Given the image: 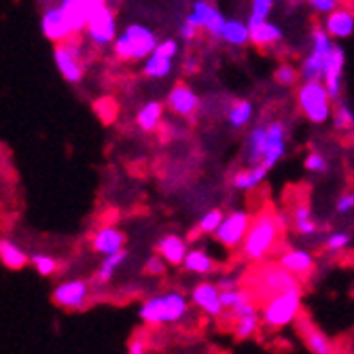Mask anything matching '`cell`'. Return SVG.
Returning <instances> with one entry per match:
<instances>
[{
	"label": "cell",
	"instance_id": "1",
	"mask_svg": "<svg viewBox=\"0 0 354 354\" xmlns=\"http://www.w3.org/2000/svg\"><path fill=\"white\" fill-rule=\"evenodd\" d=\"M282 236V230L276 221V212L263 210L252 218L248 236L242 244V257L246 261H263L268 254L274 252Z\"/></svg>",
	"mask_w": 354,
	"mask_h": 354
},
{
	"label": "cell",
	"instance_id": "2",
	"mask_svg": "<svg viewBox=\"0 0 354 354\" xmlns=\"http://www.w3.org/2000/svg\"><path fill=\"white\" fill-rule=\"evenodd\" d=\"M189 312V301L178 291H166L149 297L138 308V318L145 325L159 327V325H170L183 320Z\"/></svg>",
	"mask_w": 354,
	"mask_h": 354
},
{
	"label": "cell",
	"instance_id": "3",
	"mask_svg": "<svg viewBox=\"0 0 354 354\" xmlns=\"http://www.w3.org/2000/svg\"><path fill=\"white\" fill-rule=\"evenodd\" d=\"M157 45H159V41L149 26L127 24L121 30L117 41L113 43V51L123 62H147L155 53Z\"/></svg>",
	"mask_w": 354,
	"mask_h": 354
},
{
	"label": "cell",
	"instance_id": "4",
	"mask_svg": "<svg viewBox=\"0 0 354 354\" xmlns=\"http://www.w3.org/2000/svg\"><path fill=\"white\" fill-rule=\"evenodd\" d=\"M301 316V288L274 295L261 306V323L270 329H282Z\"/></svg>",
	"mask_w": 354,
	"mask_h": 354
},
{
	"label": "cell",
	"instance_id": "5",
	"mask_svg": "<svg viewBox=\"0 0 354 354\" xmlns=\"http://www.w3.org/2000/svg\"><path fill=\"white\" fill-rule=\"evenodd\" d=\"M297 106L310 123H327L333 117V102L323 83H301L297 89Z\"/></svg>",
	"mask_w": 354,
	"mask_h": 354
},
{
	"label": "cell",
	"instance_id": "6",
	"mask_svg": "<svg viewBox=\"0 0 354 354\" xmlns=\"http://www.w3.org/2000/svg\"><path fill=\"white\" fill-rule=\"evenodd\" d=\"M295 288H301V284L295 276H291L278 263H268V266H261L254 272V284H252L250 293L252 295L257 293L263 299H270L274 295L295 291Z\"/></svg>",
	"mask_w": 354,
	"mask_h": 354
},
{
	"label": "cell",
	"instance_id": "7",
	"mask_svg": "<svg viewBox=\"0 0 354 354\" xmlns=\"http://www.w3.org/2000/svg\"><path fill=\"white\" fill-rule=\"evenodd\" d=\"M333 39L325 32V28L316 26L312 30V49L310 53L304 57L301 66H299V77L304 79V83H320L323 81V71L327 57L333 49Z\"/></svg>",
	"mask_w": 354,
	"mask_h": 354
},
{
	"label": "cell",
	"instance_id": "8",
	"mask_svg": "<svg viewBox=\"0 0 354 354\" xmlns=\"http://www.w3.org/2000/svg\"><path fill=\"white\" fill-rule=\"evenodd\" d=\"M53 62H55V68L62 75V79L77 85L83 81L85 75V62H83V49L79 45L77 39L68 41V43H62L53 47Z\"/></svg>",
	"mask_w": 354,
	"mask_h": 354
},
{
	"label": "cell",
	"instance_id": "9",
	"mask_svg": "<svg viewBox=\"0 0 354 354\" xmlns=\"http://www.w3.org/2000/svg\"><path fill=\"white\" fill-rule=\"evenodd\" d=\"M185 21L193 28H198L200 32L204 30L212 41H221L223 28L227 24L221 9L214 3H208V0H198V3H193Z\"/></svg>",
	"mask_w": 354,
	"mask_h": 354
},
{
	"label": "cell",
	"instance_id": "10",
	"mask_svg": "<svg viewBox=\"0 0 354 354\" xmlns=\"http://www.w3.org/2000/svg\"><path fill=\"white\" fill-rule=\"evenodd\" d=\"M250 225H252V216L246 210H234L230 214H225L221 227L214 234V240L221 246L230 248V250L242 248V244H244V240L248 236Z\"/></svg>",
	"mask_w": 354,
	"mask_h": 354
},
{
	"label": "cell",
	"instance_id": "11",
	"mask_svg": "<svg viewBox=\"0 0 354 354\" xmlns=\"http://www.w3.org/2000/svg\"><path fill=\"white\" fill-rule=\"evenodd\" d=\"M85 35L95 47H109L117 41V13L109 3H102V7L89 17Z\"/></svg>",
	"mask_w": 354,
	"mask_h": 354
},
{
	"label": "cell",
	"instance_id": "12",
	"mask_svg": "<svg viewBox=\"0 0 354 354\" xmlns=\"http://www.w3.org/2000/svg\"><path fill=\"white\" fill-rule=\"evenodd\" d=\"M41 32H43L45 39H49L55 45L68 43V41L75 39L73 30H71V24L66 19V13H64L59 3L51 5V7H47L43 11V15H41Z\"/></svg>",
	"mask_w": 354,
	"mask_h": 354
},
{
	"label": "cell",
	"instance_id": "13",
	"mask_svg": "<svg viewBox=\"0 0 354 354\" xmlns=\"http://www.w3.org/2000/svg\"><path fill=\"white\" fill-rule=\"evenodd\" d=\"M344 68H346V51L339 45H333L327 64H325V71H323V83L331 102H337L342 98V81H344Z\"/></svg>",
	"mask_w": 354,
	"mask_h": 354
},
{
	"label": "cell",
	"instance_id": "14",
	"mask_svg": "<svg viewBox=\"0 0 354 354\" xmlns=\"http://www.w3.org/2000/svg\"><path fill=\"white\" fill-rule=\"evenodd\" d=\"M89 297V284L85 280H66L53 288V304L66 310H81Z\"/></svg>",
	"mask_w": 354,
	"mask_h": 354
},
{
	"label": "cell",
	"instance_id": "15",
	"mask_svg": "<svg viewBox=\"0 0 354 354\" xmlns=\"http://www.w3.org/2000/svg\"><path fill=\"white\" fill-rule=\"evenodd\" d=\"M278 266H282L288 274L295 276L297 280H304L308 278L312 272H314V254L310 250H304V248H288L284 252H280L278 257Z\"/></svg>",
	"mask_w": 354,
	"mask_h": 354
},
{
	"label": "cell",
	"instance_id": "16",
	"mask_svg": "<svg viewBox=\"0 0 354 354\" xmlns=\"http://www.w3.org/2000/svg\"><path fill=\"white\" fill-rule=\"evenodd\" d=\"M166 102L168 109L178 117H193L200 111V95L185 83H178L170 89Z\"/></svg>",
	"mask_w": 354,
	"mask_h": 354
},
{
	"label": "cell",
	"instance_id": "17",
	"mask_svg": "<svg viewBox=\"0 0 354 354\" xmlns=\"http://www.w3.org/2000/svg\"><path fill=\"white\" fill-rule=\"evenodd\" d=\"M191 304L200 308L202 312H206L208 316L216 318L223 314V304H221V291H218V286L216 282H200L196 284V288L191 291Z\"/></svg>",
	"mask_w": 354,
	"mask_h": 354
},
{
	"label": "cell",
	"instance_id": "18",
	"mask_svg": "<svg viewBox=\"0 0 354 354\" xmlns=\"http://www.w3.org/2000/svg\"><path fill=\"white\" fill-rule=\"evenodd\" d=\"M297 327H299V333H301V337H304L306 348H308L312 354H337V348H335V344L329 339V335H327L325 331H320L316 325H312L304 314L297 318Z\"/></svg>",
	"mask_w": 354,
	"mask_h": 354
},
{
	"label": "cell",
	"instance_id": "19",
	"mask_svg": "<svg viewBox=\"0 0 354 354\" xmlns=\"http://www.w3.org/2000/svg\"><path fill=\"white\" fill-rule=\"evenodd\" d=\"M286 151V127L282 121H270L268 123V149L261 166L272 170L280 159L284 157Z\"/></svg>",
	"mask_w": 354,
	"mask_h": 354
},
{
	"label": "cell",
	"instance_id": "20",
	"mask_svg": "<svg viewBox=\"0 0 354 354\" xmlns=\"http://www.w3.org/2000/svg\"><path fill=\"white\" fill-rule=\"evenodd\" d=\"M125 246V234L113 225H104V227L95 230L93 238H91V248L93 252H98L102 257H111V254H117Z\"/></svg>",
	"mask_w": 354,
	"mask_h": 354
},
{
	"label": "cell",
	"instance_id": "21",
	"mask_svg": "<svg viewBox=\"0 0 354 354\" xmlns=\"http://www.w3.org/2000/svg\"><path fill=\"white\" fill-rule=\"evenodd\" d=\"M325 32L331 39H348L354 35V7L342 5L337 11L325 17Z\"/></svg>",
	"mask_w": 354,
	"mask_h": 354
},
{
	"label": "cell",
	"instance_id": "22",
	"mask_svg": "<svg viewBox=\"0 0 354 354\" xmlns=\"http://www.w3.org/2000/svg\"><path fill=\"white\" fill-rule=\"evenodd\" d=\"M248 30H250V43L259 49H268V47H276L282 43L284 35L278 24L274 21H246Z\"/></svg>",
	"mask_w": 354,
	"mask_h": 354
},
{
	"label": "cell",
	"instance_id": "23",
	"mask_svg": "<svg viewBox=\"0 0 354 354\" xmlns=\"http://www.w3.org/2000/svg\"><path fill=\"white\" fill-rule=\"evenodd\" d=\"M157 254L162 257V259L170 266H183L187 254H189V246H187V240L176 236V234H168L164 236L162 240L157 242L155 246Z\"/></svg>",
	"mask_w": 354,
	"mask_h": 354
},
{
	"label": "cell",
	"instance_id": "24",
	"mask_svg": "<svg viewBox=\"0 0 354 354\" xmlns=\"http://www.w3.org/2000/svg\"><path fill=\"white\" fill-rule=\"evenodd\" d=\"M266 149H268V123L254 125L246 138V162L250 164V168L263 162Z\"/></svg>",
	"mask_w": 354,
	"mask_h": 354
},
{
	"label": "cell",
	"instance_id": "25",
	"mask_svg": "<svg viewBox=\"0 0 354 354\" xmlns=\"http://www.w3.org/2000/svg\"><path fill=\"white\" fill-rule=\"evenodd\" d=\"M0 263L7 270H24L30 263V257L17 242L0 238Z\"/></svg>",
	"mask_w": 354,
	"mask_h": 354
},
{
	"label": "cell",
	"instance_id": "26",
	"mask_svg": "<svg viewBox=\"0 0 354 354\" xmlns=\"http://www.w3.org/2000/svg\"><path fill=\"white\" fill-rule=\"evenodd\" d=\"M291 221L293 227L297 230V234L310 238L314 234H318V223L314 221V214L310 210V206L304 200H297L291 208Z\"/></svg>",
	"mask_w": 354,
	"mask_h": 354
},
{
	"label": "cell",
	"instance_id": "27",
	"mask_svg": "<svg viewBox=\"0 0 354 354\" xmlns=\"http://www.w3.org/2000/svg\"><path fill=\"white\" fill-rule=\"evenodd\" d=\"M268 168H263L261 164L259 166H252V168H246V170H238L234 176H232V187L238 189V191H252L259 187L266 176H268Z\"/></svg>",
	"mask_w": 354,
	"mask_h": 354
},
{
	"label": "cell",
	"instance_id": "28",
	"mask_svg": "<svg viewBox=\"0 0 354 354\" xmlns=\"http://www.w3.org/2000/svg\"><path fill=\"white\" fill-rule=\"evenodd\" d=\"M183 266H185L187 272H191V274H200V276L212 274V272L216 270V261L212 259V257H210L204 248H191Z\"/></svg>",
	"mask_w": 354,
	"mask_h": 354
},
{
	"label": "cell",
	"instance_id": "29",
	"mask_svg": "<svg viewBox=\"0 0 354 354\" xmlns=\"http://www.w3.org/2000/svg\"><path fill=\"white\" fill-rule=\"evenodd\" d=\"M162 119H164V104L151 100V102H147V104L138 111V115H136V125L140 127L142 132H155L157 127H159V123H162Z\"/></svg>",
	"mask_w": 354,
	"mask_h": 354
},
{
	"label": "cell",
	"instance_id": "30",
	"mask_svg": "<svg viewBox=\"0 0 354 354\" xmlns=\"http://www.w3.org/2000/svg\"><path fill=\"white\" fill-rule=\"evenodd\" d=\"M221 41L232 45V47H244V45H248L250 43L248 24L246 21H240V19H227V24H225V28H223Z\"/></svg>",
	"mask_w": 354,
	"mask_h": 354
},
{
	"label": "cell",
	"instance_id": "31",
	"mask_svg": "<svg viewBox=\"0 0 354 354\" xmlns=\"http://www.w3.org/2000/svg\"><path fill=\"white\" fill-rule=\"evenodd\" d=\"M252 113H254L252 102H248V100H236V102H232V106L227 111V119H230L232 127H236V130H242V127H246L250 123Z\"/></svg>",
	"mask_w": 354,
	"mask_h": 354
},
{
	"label": "cell",
	"instance_id": "32",
	"mask_svg": "<svg viewBox=\"0 0 354 354\" xmlns=\"http://www.w3.org/2000/svg\"><path fill=\"white\" fill-rule=\"evenodd\" d=\"M174 68V62L172 59H164V57H159V55H151L147 62H145V66H142V73L145 77L149 79H166Z\"/></svg>",
	"mask_w": 354,
	"mask_h": 354
},
{
	"label": "cell",
	"instance_id": "33",
	"mask_svg": "<svg viewBox=\"0 0 354 354\" xmlns=\"http://www.w3.org/2000/svg\"><path fill=\"white\" fill-rule=\"evenodd\" d=\"M223 218H225V212H223L221 208L208 210V212L200 218V223H198L196 232H193V236H200V234H204V236H214L216 230L221 227Z\"/></svg>",
	"mask_w": 354,
	"mask_h": 354
},
{
	"label": "cell",
	"instance_id": "34",
	"mask_svg": "<svg viewBox=\"0 0 354 354\" xmlns=\"http://www.w3.org/2000/svg\"><path fill=\"white\" fill-rule=\"evenodd\" d=\"M127 259V250H121V252H117V254H111V257H104V261H102V268H100V272H98V276H95V280L98 282H102V284H106V282H111V278L115 276V272L121 268V263Z\"/></svg>",
	"mask_w": 354,
	"mask_h": 354
},
{
	"label": "cell",
	"instance_id": "35",
	"mask_svg": "<svg viewBox=\"0 0 354 354\" xmlns=\"http://www.w3.org/2000/svg\"><path fill=\"white\" fill-rule=\"evenodd\" d=\"M252 299H254V295L248 291V288H238V291L221 293V304H223L225 310H230V312H234L236 308H240L242 304H248Z\"/></svg>",
	"mask_w": 354,
	"mask_h": 354
},
{
	"label": "cell",
	"instance_id": "36",
	"mask_svg": "<svg viewBox=\"0 0 354 354\" xmlns=\"http://www.w3.org/2000/svg\"><path fill=\"white\" fill-rule=\"evenodd\" d=\"M261 327V314L259 316H248V318H238L234 325V333L238 339H248L254 337L257 331Z\"/></svg>",
	"mask_w": 354,
	"mask_h": 354
},
{
	"label": "cell",
	"instance_id": "37",
	"mask_svg": "<svg viewBox=\"0 0 354 354\" xmlns=\"http://www.w3.org/2000/svg\"><path fill=\"white\" fill-rule=\"evenodd\" d=\"M333 127L337 132H352L354 130V113L350 111V106L346 102L337 104V109L333 111Z\"/></svg>",
	"mask_w": 354,
	"mask_h": 354
},
{
	"label": "cell",
	"instance_id": "38",
	"mask_svg": "<svg viewBox=\"0 0 354 354\" xmlns=\"http://www.w3.org/2000/svg\"><path fill=\"white\" fill-rule=\"evenodd\" d=\"M274 79L282 87H293L299 81V71L293 66V64H280L274 73Z\"/></svg>",
	"mask_w": 354,
	"mask_h": 354
},
{
	"label": "cell",
	"instance_id": "39",
	"mask_svg": "<svg viewBox=\"0 0 354 354\" xmlns=\"http://www.w3.org/2000/svg\"><path fill=\"white\" fill-rule=\"evenodd\" d=\"M32 266H35V270L41 274V276H53L57 272V261L53 259V257L45 254V252H37L30 257Z\"/></svg>",
	"mask_w": 354,
	"mask_h": 354
},
{
	"label": "cell",
	"instance_id": "40",
	"mask_svg": "<svg viewBox=\"0 0 354 354\" xmlns=\"http://www.w3.org/2000/svg\"><path fill=\"white\" fill-rule=\"evenodd\" d=\"M274 9L272 0H254L250 5V15L248 21H270V13Z\"/></svg>",
	"mask_w": 354,
	"mask_h": 354
},
{
	"label": "cell",
	"instance_id": "41",
	"mask_svg": "<svg viewBox=\"0 0 354 354\" xmlns=\"http://www.w3.org/2000/svg\"><path fill=\"white\" fill-rule=\"evenodd\" d=\"M348 244H350V234L348 232H333L325 240V248L329 252H339V250L348 248Z\"/></svg>",
	"mask_w": 354,
	"mask_h": 354
},
{
	"label": "cell",
	"instance_id": "42",
	"mask_svg": "<svg viewBox=\"0 0 354 354\" xmlns=\"http://www.w3.org/2000/svg\"><path fill=\"white\" fill-rule=\"evenodd\" d=\"M304 168H306L308 172H316V174L325 172V170H327V157H325L323 153L312 151V153H308V157L304 159Z\"/></svg>",
	"mask_w": 354,
	"mask_h": 354
},
{
	"label": "cell",
	"instance_id": "43",
	"mask_svg": "<svg viewBox=\"0 0 354 354\" xmlns=\"http://www.w3.org/2000/svg\"><path fill=\"white\" fill-rule=\"evenodd\" d=\"M155 55L164 57V59H172L178 55V43L174 39H166V41H159L157 49H155Z\"/></svg>",
	"mask_w": 354,
	"mask_h": 354
},
{
	"label": "cell",
	"instance_id": "44",
	"mask_svg": "<svg viewBox=\"0 0 354 354\" xmlns=\"http://www.w3.org/2000/svg\"><path fill=\"white\" fill-rule=\"evenodd\" d=\"M127 354H151V346L145 333H136L130 339V344H127Z\"/></svg>",
	"mask_w": 354,
	"mask_h": 354
},
{
	"label": "cell",
	"instance_id": "45",
	"mask_svg": "<svg viewBox=\"0 0 354 354\" xmlns=\"http://www.w3.org/2000/svg\"><path fill=\"white\" fill-rule=\"evenodd\" d=\"M310 7H312V11L314 13H318V15H331L333 11H337L342 5L337 3V0H312L310 3Z\"/></svg>",
	"mask_w": 354,
	"mask_h": 354
},
{
	"label": "cell",
	"instance_id": "46",
	"mask_svg": "<svg viewBox=\"0 0 354 354\" xmlns=\"http://www.w3.org/2000/svg\"><path fill=\"white\" fill-rule=\"evenodd\" d=\"M145 270H147V274H151V276H162V274L166 272V261H164L159 254H155V257H151V259L145 263Z\"/></svg>",
	"mask_w": 354,
	"mask_h": 354
},
{
	"label": "cell",
	"instance_id": "47",
	"mask_svg": "<svg viewBox=\"0 0 354 354\" xmlns=\"http://www.w3.org/2000/svg\"><path fill=\"white\" fill-rule=\"evenodd\" d=\"M335 210H337L339 214H348V212L354 210V191L339 196V200L335 202Z\"/></svg>",
	"mask_w": 354,
	"mask_h": 354
},
{
	"label": "cell",
	"instance_id": "48",
	"mask_svg": "<svg viewBox=\"0 0 354 354\" xmlns=\"http://www.w3.org/2000/svg\"><path fill=\"white\" fill-rule=\"evenodd\" d=\"M216 286H218L221 293H225V291H238V288H242L236 276H221Z\"/></svg>",
	"mask_w": 354,
	"mask_h": 354
},
{
	"label": "cell",
	"instance_id": "49",
	"mask_svg": "<svg viewBox=\"0 0 354 354\" xmlns=\"http://www.w3.org/2000/svg\"><path fill=\"white\" fill-rule=\"evenodd\" d=\"M232 314L236 316V320L238 318H248V316H259V308H257L254 301H248V304H242L240 308H236Z\"/></svg>",
	"mask_w": 354,
	"mask_h": 354
},
{
	"label": "cell",
	"instance_id": "50",
	"mask_svg": "<svg viewBox=\"0 0 354 354\" xmlns=\"http://www.w3.org/2000/svg\"><path fill=\"white\" fill-rule=\"evenodd\" d=\"M178 32H180V37H183L185 41H189V43H191V41H196L198 35H200V30H198V28H193V26H189L187 21L180 24V30H178Z\"/></svg>",
	"mask_w": 354,
	"mask_h": 354
}]
</instances>
